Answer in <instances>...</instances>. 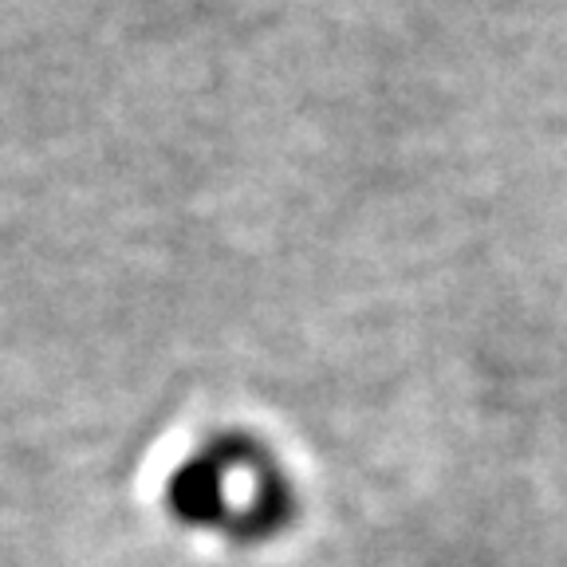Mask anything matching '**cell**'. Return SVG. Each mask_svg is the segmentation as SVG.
<instances>
[{
	"instance_id": "obj_1",
	"label": "cell",
	"mask_w": 567,
	"mask_h": 567,
	"mask_svg": "<svg viewBox=\"0 0 567 567\" xmlns=\"http://www.w3.org/2000/svg\"><path fill=\"white\" fill-rule=\"evenodd\" d=\"M166 508L177 524L202 528L237 544L260 548L292 528L300 501L276 453L240 430L213 434L174 470Z\"/></svg>"
}]
</instances>
